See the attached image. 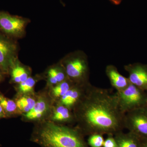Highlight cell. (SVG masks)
I'll use <instances>...</instances> for the list:
<instances>
[{"instance_id": "1", "label": "cell", "mask_w": 147, "mask_h": 147, "mask_svg": "<svg viewBox=\"0 0 147 147\" xmlns=\"http://www.w3.org/2000/svg\"><path fill=\"white\" fill-rule=\"evenodd\" d=\"M76 127L84 136L115 135L124 128L125 114L119 105L117 93L90 84L84 97L74 108Z\"/></svg>"}, {"instance_id": "2", "label": "cell", "mask_w": 147, "mask_h": 147, "mask_svg": "<svg viewBox=\"0 0 147 147\" xmlns=\"http://www.w3.org/2000/svg\"><path fill=\"white\" fill-rule=\"evenodd\" d=\"M30 141L41 147H88L76 127L48 121L34 124Z\"/></svg>"}, {"instance_id": "3", "label": "cell", "mask_w": 147, "mask_h": 147, "mask_svg": "<svg viewBox=\"0 0 147 147\" xmlns=\"http://www.w3.org/2000/svg\"><path fill=\"white\" fill-rule=\"evenodd\" d=\"M67 79L74 84H87L89 81L90 67L86 54L76 50L65 55L59 61Z\"/></svg>"}, {"instance_id": "4", "label": "cell", "mask_w": 147, "mask_h": 147, "mask_svg": "<svg viewBox=\"0 0 147 147\" xmlns=\"http://www.w3.org/2000/svg\"><path fill=\"white\" fill-rule=\"evenodd\" d=\"M116 93L120 108L125 114L147 105L146 91L130 83L124 89Z\"/></svg>"}, {"instance_id": "5", "label": "cell", "mask_w": 147, "mask_h": 147, "mask_svg": "<svg viewBox=\"0 0 147 147\" xmlns=\"http://www.w3.org/2000/svg\"><path fill=\"white\" fill-rule=\"evenodd\" d=\"M55 102L47 89L44 88L37 92L36 101L34 107L28 113L21 116V120L34 124L47 121Z\"/></svg>"}, {"instance_id": "6", "label": "cell", "mask_w": 147, "mask_h": 147, "mask_svg": "<svg viewBox=\"0 0 147 147\" xmlns=\"http://www.w3.org/2000/svg\"><path fill=\"white\" fill-rule=\"evenodd\" d=\"M30 22L28 18L0 11V32L12 39H21L25 36L26 29Z\"/></svg>"}, {"instance_id": "7", "label": "cell", "mask_w": 147, "mask_h": 147, "mask_svg": "<svg viewBox=\"0 0 147 147\" xmlns=\"http://www.w3.org/2000/svg\"><path fill=\"white\" fill-rule=\"evenodd\" d=\"M124 126L141 140H147V105L125 113Z\"/></svg>"}, {"instance_id": "8", "label": "cell", "mask_w": 147, "mask_h": 147, "mask_svg": "<svg viewBox=\"0 0 147 147\" xmlns=\"http://www.w3.org/2000/svg\"><path fill=\"white\" fill-rule=\"evenodd\" d=\"M18 49L16 40L0 32V66L6 75L9 74L11 67L18 58Z\"/></svg>"}, {"instance_id": "9", "label": "cell", "mask_w": 147, "mask_h": 147, "mask_svg": "<svg viewBox=\"0 0 147 147\" xmlns=\"http://www.w3.org/2000/svg\"><path fill=\"white\" fill-rule=\"evenodd\" d=\"M129 74L128 79L130 84L147 90V65L136 63L124 67Z\"/></svg>"}, {"instance_id": "10", "label": "cell", "mask_w": 147, "mask_h": 147, "mask_svg": "<svg viewBox=\"0 0 147 147\" xmlns=\"http://www.w3.org/2000/svg\"><path fill=\"white\" fill-rule=\"evenodd\" d=\"M63 125L75 124V116L73 111L59 102H55L47 120Z\"/></svg>"}, {"instance_id": "11", "label": "cell", "mask_w": 147, "mask_h": 147, "mask_svg": "<svg viewBox=\"0 0 147 147\" xmlns=\"http://www.w3.org/2000/svg\"><path fill=\"white\" fill-rule=\"evenodd\" d=\"M90 84H74L57 102L73 110L84 97Z\"/></svg>"}, {"instance_id": "12", "label": "cell", "mask_w": 147, "mask_h": 147, "mask_svg": "<svg viewBox=\"0 0 147 147\" xmlns=\"http://www.w3.org/2000/svg\"><path fill=\"white\" fill-rule=\"evenodd\" d=\"M42 73L44 81L46 82L45 88L54 86L68 79L65 70L59 61L48 67Z\"/></svg>"}, {"instance_id": "13", "label": "cell", "mask_w": 147, "mask_h": 147, "mask_svg": "<svg viewBox=\"0 0 147 147\" xmlns=\"http://www.w3.org/2000/svg\"><path fill=\"white\" fill-rule=\"evenodd\" d=\"M32 72L31 67L22 63L18 58L10 67V82L15 85L20 84L32 75Z\"/></svg>"}, {"instance_id": "14", "label": "cell", "mask_w": 147, "mask_h": 147, "mask_svg": "<svg viewBox=\"0 0 147 147\" xmlns=\"http://www.w3.org/2000/svg\"><path fill=\"white\" fill-rule=\"evenodd\" d=\"M105 73L111 86L117 92L124 89L130 84L128 78L121 74L117 67L113 65L107 66L105 68Z\"/></svg>"}, {"instance_id": "15", "label": "cell", "mask_w": 147, "mask_h": 147, "mask_svg": "<svg viewBox=\"0 0 147 147\" xmlns=\"http://www.w3.org/2000/svg\"><path fill=\"white\" fill-rule=\"evenodd\" d=\"M44 80L43 73L37 74L32 75L24 82L15 85L16 95L28 94L35 92L34 88L36 84L40 81Z\"/></svg>"}, {"instance_id": "16", "label": "cell", "mask_w": 147, "mask_h": 147, "mask_svg": "<svg viewBox=\"0 0 147 147\" xmlns=\"http://www.w3.org/2000/svg\"><path fill=\"white\" fill-rule=\"evenodd\" d=\"M37 99V92L34 93L16 95L14 100L21 115L31 111L34 107Z\"/></svg>"}, {"instance_id": "17", "label": "cell", "mask_w": 147, "mask_h": 147, "mask_svg": "<svg viewBox=\"0 0 147 147\" xmlns=\"http://www.w3.org/2000/svg\"><path fill=\"white\" fill-rule=\"evenodd\" d=\"M114 135L118 147H141V139L131 132L124 133L121 131Z\"/></svg>"}, {"instance_id": "18", "label": "cell", "mask_w": 147, "mask_h": 147, "mask_svg": "<svg viewBox=\"0 0 147 147\" xmlns=\"http://www.w3.org/2000/svg\"><path fill=\"white\" fill-rule=\"evenodd\" d=\"M74 84L69 79H67L56 86L46 89L54 102H57Z\"/></svg>"}, {"instance_id": "19", "label": "cell", "mask_w": 147, "mask_h": 147, "mask_svg": "<svg viewBox=\"0 0 147 147\" xmlns=\"http://www.w3.org/2000/svg\"><path fill=\"white\" fill-rule=\"evenodd\" d=\"M0 104L1 105L7 118L21 116L14 99L5 97L0 92Z\"/></svg>"}, {"instance_id": "20", "label": "cell", "mask_w": 147, "mask_h": 147, "mask_svg": "<svg viewBox=\"0 0 147 147\" xmlns=\"http://www.w3.org/2000/svg\"><path fill=\"white\" fill-rule=\"evenodd\" d=\"M104 139L102 134H94L89 135L88 144L91 147H102Z\"/></svg>"}, {"instance_id": "21", "label": "cell", "mask_w": 147, "mask_h": 147, "mask_svg": "<svg viewBox=\"0 0 147 147\" xmlns=\"http://www.w3.org/2000/svg\"><path fill=\"white\" fill-rule=\"evenodd\" d=\"M102 147H118L113 135H108L107 138L104 140Z\"/></svg>"}, {"instance_id": "22", "label": "cell", "mask_w": 147, "mask_h": 147, "mask_svg": "<svg viewBox=\"0 0 147 147\" xmlns=\"http://www.w3.org/2000/svg\"><path fill=\"white\" fill-rule=\"evenodd\" d=\"M5 118H7L6 116L1 105L0 104V119Z\"/></svg>"}, {"instance_id": "23", "label": "cell", "mask_w": 147, "mask_h": 147, "mask_svg": "<svg viewBox=\"0 0 147 147\" xmlns=\"http://www.w3.org/2000/svg\"><path fill=\"white\" fill-rule=\"evenodd\" d=\"M5 75H6L4 72V71H3L1 67L0 66V83L5 78Z\"/></svg>"}, {"instance_id": "24", "label": "cell", "mask_w": 147, "mask_h": 147, "mask_svg": "<svg viewBox=\"0 0 147 147\" xmlns=\"http://www.w3.org/2000/svg\"><path fill=\"white\" fill-rule=\"evenodd\" d=\"M110 1L115 4L118 5L123 0H110Z\"/></svg>"}, {"instance_id": "25", "label": "cell", "mask_w": 147, "mask_h": 147, "mask_svg": "<svg viewBox=\"0 0 147 147\" xmlns=\"http://www.w3.org/2000/svg\"><path fill=\"white\" fill-rule=\"evenodd\" d=\"M141 147H147V140H141Z\"/></svg>"}, {"instance_id": "26", "label": "cell", "mask_w": 147, "mask_h": 147, "mask_svg": "<svg viewBox=\"0 0 147 147\" xmlns=\"http://www.w3.org/2000/svg\"><path fill=\"white\" fill-rule=\"evenodd\" d=\"M146 92H147V90L146 91Z\"/></svg>"}]
</instances>
